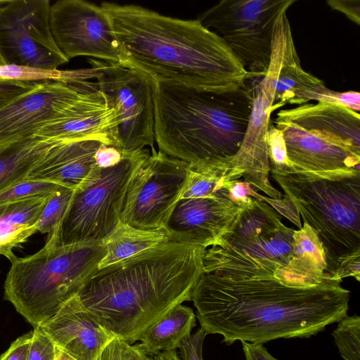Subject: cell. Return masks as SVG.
Returning a JSON list of instances; mask_svg holds the SVG:
<instances>
[{"label":"cell","instance_id":"6da1fadb","mask_svg":"<svg viewBox=\"0 0 360 360\" xmlns=\"http://www.w3.org/2000/svg\"><path fill=\"white\" fill-rule=\"evenodd\" d=\"M330 278L296 288L274 276L203 273L191 301L200 328L222 342L264 344L279 338H309L347 316L350 291Z\"/></svg>","mask_w":360,"mask_h":360},{"label":"cell","instance_id":"7a4b0ae2","mask_svg":"<svg viewBox=\"0 0 360 360\" xmlns=\"http://www.w3.org/2000/svg\"><path fill=\"white\" fill-rule=\"evenodd\" d=\"M205 250L172 241L160 243L97 269L76 297L114 338L131 345L172 307L191 301L204 273Z\"/></svg>","mask_w":360,"mask_h":360},{"label":"cell","instance_id":"3957f363","mask_svg":"<svg viewBox=\"0 0 360 360\" xmlns=\"http://www.w3.org/2000/svg\"><path fill=\"white\" fill-rule=\"evenodd\" d=\"M122 54V65L198 91L224 93L251 76L215 32L136 5L103 2Z\"/></svg>","mask_w":360,"mask_h":360},{"label":"cell","instance_id":"277c9868","mask_svg":"<svg viewBox=\"0 0 360 360\" xmlns=\"http://www.w3.org/2000/svg\"><path fill=\"white\" fill-rule=\"evenodd\" d=\"M155 141L159 150L192 168L233 157L244 139L254 94L224 93L153 79Z\"/></svg>","mask_w":360,"mask_h":360},{"label":"cell","instance_id":"5b68a950","mask_svg":"<svg viewBox=\"0 0 360 360\" xmlns=\"http://www.w3.org/2000/svg\"><path fill=\"white\" fill-rule=\"evenodd\" d=\"M270 173L304 223L316 231L331 279L342 262L360 255L359 169Z\"/></svg>","mask_w":360,"mask_h":360},{"label":"cell","instance_id":"8992f818","mask_svg":"<svg viewBox=\"0 0 360 360\" xmlns=\"http://www.w3.org/2000/svg\"><path fill=\"white\" fill-rule=\"evenodd\" d=\"M105 252L102 243L62 245L48 239L36 253L11 262L4 300L37 328L77 295Z\"/></svg>","mask_w":360,"mask_h":360},{"label":"cell","instance_id":"52a82bcc","mask_svg":"<svg viewBox=\"0 0 360 360\" xmlns=\"http://www.w3.org/2000/svg\"><path fill=\"white\" fill-rule=\"evenodd\" d=\"M293 233L278 212L254 198L233 228L205 250L204 273L274 277L292 257Z\"/></svg>","mask_w":360,"mask_h":360},{"label":"cell","instance_id":"ba28073f","mask_svg":"<svg viewBox=\"0 0 360 360\" xmlns=\"http://www.w3.org/2000/svg\"><path fill=\"white\" fill-rule=\"evenodd\" d=\"M149 154L144 148L114 166L98 167L76 188L58 228V243H101L120 221L131 177Z\"/></svg>","mask_w":360,"mask_h":360},{"label":"cell","instance_id":"9c48e42d","mask_svg":"<svg viewBox=\"0 0 360 360\" xmlns=\"http://www.w3.org/2000/svg\"><path fill=\"white\" fill-rule=\"evenodd\" d=\"M295 0H222L198 20L218 34L251 77H264L271 60L275 22Z\"/></svg>","mask_w":360,"mask_h":360},{"label":"cell","instance_id":"30bf717a","mask_svg":"<svg viewBox=\"0 0 360 360\" xmlns=\"http://www.w3.org/2000/svg\"><path fill=\"white\" fill-rule=\"evenodd\" d=\"M96 88L111 101L119 119L117 149L123 156L154 149L153 79L120 64L89 59Z\"/></svg>","mask_w":360,"mask_h":360},{"label":"cell","instance_id":"8fae6325","mask_svg":"<svg viewBox=\"0 0 360 360\" xmlns=\"http://www.w3.org/2000/svg\"><path fill=\"white\" fill-rule=\"evenodd\" d=\"M286 12L287 9L283 10L275 22L269 68L254 94L248 126L240 148L229 158L253 189L261 191L274 200H281L283 195L269 179L266 135L271 122V114L275 110L276 79L288 46L293 39Z\"/></svg>","mask_w":360,"mask_h":360},{"label":"cell","instance_id":"7c38bea8","mask_svg":"<svg viewBox=\"0 0 360 360\" xmlns=\"http://www.w3.org/2000/svg\"><path fill=\"white\" fill-rule=\"evenodd\" d=\"M188 163L152 149L129 181L120 221L136 229H163L184 193Z\"/></svg>","mask_w":360,"mask_h":360},{"label":"cell","instance_id":"4fadbf2b","mask_svg":"<svg viewBox=\"0 0 360 360\" xmlns=\"http://www.w3.org/2000/svg\"><path fill=\"white\" fill-rule=\"evenodd\" d=\"M49 0H7L0 7L3 65L56 69L69 60L51 34Z\"/></svg>","mask_w":360,"mask_h":360},{"label":"cell","instance_id":"5bb4252c","mask_svg":"<svg viewBox=\"0 0 360 360\" xmlns=\"http://www.w3.org/2000/svg\"><path fill=\"white\" fill-rule=\"evenodd\" d=\"M49 23L56 45L68 60L89 56L122 64L112 21L101 6L84 0H59L51 6Z\"/></svg>","mask_w":360,"mask_h":360},{"label":"cell","instance_id":"9a60e30c","mask_svg":"<svg viewBox=\"0 0 360 360\" xmlns=\"http://www.w3.org/2000/svg\"><path fill=\"white\" fill-rule=\"evenodd\" d=\"M84 84L37 82L0 109V148L32 137L84 94Z\"/></svg>","mask_w":360,"mask_h":360},{"label":"cell","instance_id":"2e32d148","mask_svg":"<svg viewBox=\"0 0 360 360\" xmlns=\"http://www.w3.org/2000/svg\"><path fill=\"white\" fill-rule=\"evenodd\" d=\"M246 207L236 202L230 192L216 198L180 199L163 229L169 241L207 249L233 228Z\"/></svg>","mask_w":360,"mask_h":360},{"label":"cell","instance_id":"e0dca14e","mask_svg":"<svg viewBox=\"0 0 360 360\" xmlns=\"http://www.w3.org/2000/svg\"><path fill=\"white\" fill-rule=\"evenodd\" d=\"M274 122L283 134L292 169L307 172L359 169L360 150L347 143L277 115Z\"/></svg>","mask_w":360,"mask_h":360},{"label":"cell","instance_id":"ac0fdd59","mask_svg":"<svg viewBox=\"0 0 360 360\" xmlns=\"http://www.w3.org/2000/svg\"><path fill=\"white\" fill-rule=\"evenodd\" d=\"M39 328L58 349L76 360H96L115 338L83 308L76 295Z\"/></svg>","mask_w":360,"mask_h":360},{"label":"cell","instance_id":"d6986e66","mask_svg":"<svg viewBox=\"0 0 360 360\" xmlns=\"http://www.w3.org/2000/svg\"><path fill=\"white\" fill-rule=\"evenodd\" d=\"M103 144L97 140L59 143L49 150L27 179L46 181L75 190L98 167L96 154Z\"/></svg>","mask_w":360,"mask_h":360},{"label":"cell","instance_id":"ffe728a7","mask_svg":"<svg viewBox=\"0 0 360 360\" xmlns=\"http://www.w3.org/2000/svg\"><path fill=\"white\" fill-rule=\"evenodd\" d=\"M277 116L306 129L341 140L360 150L359 112L340 105L317 102L279 110Z\"/></svg>","mask_w":360,"mask_h":360},{"label":"cell","instance_id":"44dd1931","mask_svg":"<svg viewBox=\"0 0 360 360\" xmlns=\"http://www.w3.org/2000/svg\"><path fill=\"white\" fill-rule=\"evenodd\" d=\"M292 257L290 262L274 277L283 283L296 288H308L323 283L326 274L325 254L318 233L304 223L301 229L294 230Z\"/></svg>","mask_w":360,"mask_h":360},{"label":"cell","instance_id":"7402d4cb","mask_svg":"<svg viewBox=\"0 0 360 360\" xmlns=\"http://www.w3.org/2000/svg\"><path fill=\"white\" fill-rule=\"evenodd\" d=\"M51 195L0 205V255L11 262L17 257L13 250L37 232L36 223Z\"/></svg>","mask_w":360,"mask_h":360},{"label":"cell","instance_id":"603a6c76","mask_svg":"<svg viewBox=\"0 0 360 360\" xmlns=\"http://www.w3.org/2000/svg\"><path fill=\"white\" fill-rule=\"evenodd\" d=\"M59 143L33 136L0 148V193L27 179L49 150Z\"/></svg>","mask_w":360,"mask_h":360},{"label":"cell","instance_id":"cb8c5ba5","mask_svg":"<svg viewBox=\"0 0 360 360\" xmlns=\"http://www.w3.org/2000/svg\"><path fill=\"white\" fill-rule=\"evenodd\" d=\"M195 316L191 307L176 304L144 330L139 338L141 343L138 345L153 356L176 349L182 340L191 335Z\"/></svg>","mask_w":360,"mask_h":360},{"label":"cell","instance_id":"d4e9b609","mask_svg":"<svg viewBox=\"0 0 360 360\" xmlns=\"http://www.w3.org/2000/svg\"><path fill=\"white\" fill-rule=\"evenodd\" d=\"M168 241L169 238L164 229L143 230L120 221L112 232L101 242L106 252L98 264V269Z\"/></svg>","mask_w":360,"mask_h":360},{"label":"cell","instance_id":"484cf974","mask_svg":"<svg viewBox=\"0 0 360 360\" xmlns=\"http://www.w3.org/2000/svg\"><path fill=\"white\" fill-rule=\"evenodd\" d=\"M322 82L302 69L292 39L276 79L274 109L287 103L303 104L305 94Z\"/></svg>","mask_w":360,"mask_h":360},{"label":"cell","instance_id":"4316f807","mask_svg":"<svg viewBox=\"0 0 360 360\" xmlns=\"http://www.w3.org/2000/svg\"><path fill=\"white\" fill-rule=\"evenodd\" d=\"M85 73L80 70H60L25 66L0 65V79L28 82H58L75 84L82 81Z\"/></svg>","mask_w":360,"mask_h":360},{"label":"cell","instance_id":"83f0119b","mask_svg":"<svg viewBox=\"0 0 360 360\" xmlns=\"http://www.w3.org/2000/svg\"><path fill=\"white\" fill-rule=\"evenodd\" d=\"M73 189L62 186L49 198L37 223L36 229L47 238L57 234L59 226L70 202Z\"/></svg>","mask_w":360,"mask_h":360},{"label":"cell","instance_id":"f1b7e54d","mask_svg":"<svg viewBox=\"0 0 360 360\" xmlns=\"http://www.w3.org/2000/svg\"><path fill=\"white\" fill-rule=\"evenodd\" d=\"M345 360H360V317L345 316L332 333Z\"/></svg>","mask_w":360,"mask_h":360},{"label":"cell","instance_id":"f546056e","mask_svg":"<svg viewBox=\"0 0 360 360\" xmlns=\"http://www.w3.org/2000/svg\"><path fill=\"white\" fill-rule=\"evenodd\" d=\"M63 186L41 180L25 179L0 193V205L52 194Z\"/></svg>","mask_w":360,"mask_h":360},{"label":"cell","instance_id":"4dcf8cb0","mask_svg":"<svg viewBox=\"0 0 360 360\" xmlns=\"http://www.w3.org/2000/svg\"><path fill=\"white\" fill-rule=\"evenodd\" d=\"M266 145L270 171L290 170L292 167L288 159L283 134L271 122L267 131Z\"/></svg>","mask_w":360,"mask_h":360},{"label":"cell","instance_id":"1f68e13d","mask_svg":"<svg viewBox=\"0 0 360 360\" xmlns=\"http://www.w3.org/2000/svg\"><path fill=\"white\" fill-rule=\"evenodd\" d=\"M27 360H55L58 348L39 327L32 330Z\"/></svg>","mask_w":360,"mask_h":360},{"label":"cell","instance_id":"d6a6232c","mask_svg":"<svg viewBox=\"0 0 360 360\" xmlns=\"http://www.w3.org/2000/svg\"><path fill=\"white\" fill-rule=\"evenodd\" d=\"M207 334L199 328L194 334L185 338L179 344L181 360H203L202 345Z\"/></svg>","mask_w":360,"mask_h":360},{"label":"cell","instance_id":"836d02e7","mask_svg":"<svg viewBox=\"0 0 360 360\" xmlns=\"http://www.w3.org/2000/svg\"><path fill=\"white\" fill-rule=\"evenodd\" d=\"M37 82L0 79V109L32 88Z\"/></svg>","mask_w":360,"mask_h":360},{"label":"cell","instance_id":"e575fe53","mask_svg":"<svg viewBox=\"0 0 360 360\" xmlns=\"http://www.w3.org/2000/svg\"><path fill=\"white\" fill-rule=\"evenodd\" d=\"M32 330L13 341L8 349L0 356V360H27Z\"/></svg>","mask_w":360,"mask_h":360},{"label":"cell","instance_id":"d590c367","mask_svg":"<svg viewBox=\"0 0 360 360\" xmlns=\"http://www.w3.org/2000/svg\"><path fill=\"white\" fill-rule=\"evenodd\" d=\"M354 277L360 280V255H356L347 259L338 266L331 279L342 281L346 277Z\"/></svg>","mask_w":360,"mask_h":360},{"label":"cell","instance_id":"8d00e7d4","mask_svg":"<svg viewBox=\"0 0 360 360\" xmlns=\"http://www.w3.org/2000/svg\"><path fill=\"white\" fill-rule=\"evenodd\" d=\"M327 4L333 10L343 13L349 20L360 25V1L359 0H330Z\"/></svg>","mask_w":360,"mask_h":360},{"label":"cell","instance_id":"74e56055","mask_svg":"<svg viewBox=\"0 0 360 360\" xmlns=\"http://www.w3.org/2000/svg\"><path fill=\"white\" fill-rule=\"evenodd\" d=\"M123 155L114 146L103 144L96 154V164L98 167L107 168L120 162Z\"/></svg>","mask_w":360,"mask_h":360},{"label":"cell","instance_id":"f35d334b","mask_svg":"<svg viewBox=\"0 0 360 360\" xmlns=\"http://www.w3.org/2000/svg\"><path fill=\"white\" fill-rule=\"evenodd\" d=\"M245 360H278L274 357L262 344L242 342Z\"/></svg>","mask_w":360,"mask_h":360},{"label":"cell","instance_id":"ab89813d","mask_svg":"<svg viewBox=\"0 0 360 360\" xmlns=\"http://www.w3.org/2000/svg\"><path fill=\"white\" fill-rule=\"evenodd\" d=\"M126 342L114 338L103 349L96 360H123Z\"/></svg>","mask_w":360,"mask_h":360},{"label":"cell","instance_id":"60d3db41","mask_svg":"<svg viewBox=\"0 0 360 360\" xmlns=\"http://www.w3.org/2000/svg\"><path fill=\"white\" fill-rule=\"evenodd\" d=\"M123 360H154L153 356L144 352L138 345L126 343Z\"/></svg>","mask_w":360,"mask_h":360},{"label":"cell","instance_id":"b9f144b4","mask_svg":"<svg viewBox=\"0 0 360 360\" xmlns=\"http://www.w3.org/2000/svg\"><path fill=\"white\" fill-rule=\"evenodd\" d=\"M154 360H181L176 349L162 352L153 356Z\"/></svg>","mask_w":360,"mask_h":360},{"label":"cell","instance_id":"7bdbcfd3","mask_svg":"<svg viewBox=\"0 0 360 360\" xmlns=\"http://www.w3.org/2000/svg\"><path fill=\"white\" fill-rule=\"evenodd\" d=\"M55 360H76L67 353L58 349Z\"/></svg>","mask_w":360,"mask_h":360},{"label":"cell","instance_id":"ee69618b","mask_svg":"<svg viewBox=\"0 0 360 360\" xmlns=\"http://www.w3.org/2000/svg\"><path fill=\"white\" fill-rule=\"evenodd\" d=\"M6 1L7 0H0V7L2 6Z\"/></svg>","mask_w":360,"mask_h":360},{"label":"cell","instance_id":"f6af8a7d","mask_svg":"<svg viewBox=\"0 0 360 360\" xmlns=\"http://www.w3.org/2000/svg\"><path fill=\"white\" fill-rule=\"evenodd\" d=\"M3 65L2 62L0 60V65Z\"/></svg>","mask_w":360,"mask_h":360}]
</instances>
